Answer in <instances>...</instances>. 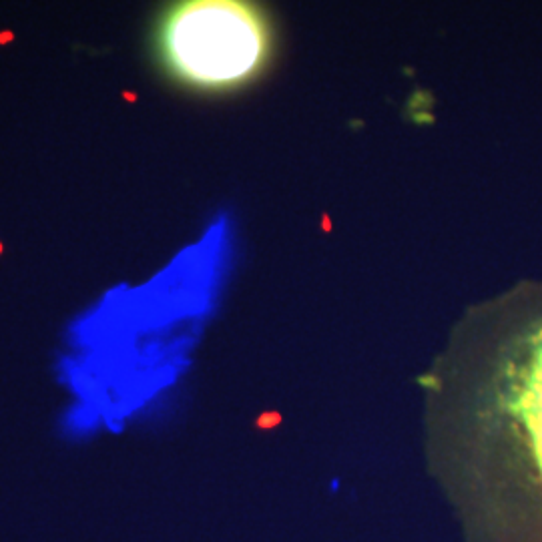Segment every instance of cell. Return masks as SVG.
<instances>
[{"instance_id": "6da1fadb", "label": "cell", "mask_w": 542, "mask_h": 542, "mask_svg": "<svg viewBox=\"0 0 542 542\" xmlns=\"http://www.w3.org/2000/svg\"><path fill=\"white\" fill-rule=\"evenodd\" d=\"M424 390L430 474L464 542H542V316L466 329Z\"/></svg>"}, {"instance_id": "7a4b0ae2", "label": "cell", "mask_w": 542, "mask_h": 542, "mask_svg": "<svg viewBox=\"0 0 542 542\" xmlns=\"http://www.w3.org/2000/svg\"><path fill=\"white\" fill-rule=\"evenodd\" d=\"M159 55L181 83L221 91L259 72L269 55L261 12L235 0H189L167 10L159 24Z\"/></svg>"}]
</instances>
